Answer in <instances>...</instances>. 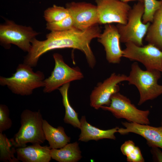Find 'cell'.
<instances>
[{
    "instance_id": "cell-20",
    "label": "cell",
    "mask_w": 162,
    "mask_h": 162,
    "mask_svg": "<svg viewBox=\"0 0 162 162\" xmlns=\"http://www.w3.org/2000/svg\"><path fill=\"white\" fill-rule=\"evenodd\" d=\"M70 85V82L68 83L58 89L62 96V102L65 109L64 121L65 123L70 124L74 127L80 128V122L78 118V113L71 106L68 99V93Z\"/></svg>"
},
{
    "instance_id": "cell-16",
    "label": "cell",
    "mask_w": 162,
    "mask_h": 162,
    "mask_svg": "<svg viewBox=\"0 0 162 162\" xmlns=\"http://www.w3.org/2000/svg\"><path fill=\"white\" fill-rule=\"evenodd\" d=\"M80 121L81 133L79 141L86 142L90 140L97 141L104 139H116L115 134L118 132V127H116L107 130L100 129L88 123L85 116H82Z\"/></svg>"
},
{
    "instance_id": "cell-11",
    "label": "cell",
    "mask_w": 162,
    "mask_h": 162,
    "mask_svg": "<svg viewBox=\"0 0 162 162\" xmlns=\"http://www.w3.org/2000/svg\"><path fill=\"white\" fill-rule=\"evenodd\" d=\"M127 80L128 76L125 74H112L102 82L99 83L92 91L90 97V106L96 110L103 106H109L112 96L119 91L118 84Z\"/></svg>"
},
{
    "instance_id": "cell-18",
    "label": "cell",
    "mask_w": 162,
    "mask_h": 162,
    "mask_svg": "<svg viewBox=\"0 0 162 162\" xmlns=\"http://www.w3.org/2000/svg\"><path fill=\"white\" fill-rule=\"evenodd\" d=\"M148 44L162 51V4L155 12L148 27L145 38Z\"/></svg>"
},
{
    "instance_id": "cell-19",
    "label": "cell",
    "mask_w": 162,
    "mask_h": 162,
    "mask_svg": "<svg viewBox=\"0 0 162 162\" xmlns=\"http://www.w3.org/2000/svg\"><path fill=\"white\" fill-rule=\"evenodd\" d=\"M52 158L59 162H76L82 157L78 143H68L62 148L51 149Z\"/></svg>"
},
{
    "instance_id": "cell-21",
    "label": "cell",
    "mask_w": 162,
    "mask_h": 162,
    "mask_svg": "<svg viewBox=\"0 0 162 162\" xmlns=\"http://www.w3.org/2000/svg\"><path fill=\"white\" fill-rule=\"evenodd\" d=\"M16 148L5 134L0 132V160L6 162H18L14 156Z\"/></svg>"
},
{
    "instance_id": "cell-14",
    "label": "cell",
    "mask_w": 162,
    "mask_h": 162,
    "mask_svg": "<svg viewBox=\"0 0 162 162\" xmlns=\"http://www.w3.org/2000/svg\"><path fill=\"white\" fill-rule=\"evenodd\" d=\"M124 128H119L118 132L121 135L132 133L139 135L144 138L148 145L151 147L162 149V126L158 127L149 124H141L135 122H122Z\"/></svg>"
},
{
    "instance_id": "cell-25",
    "label": "cell",
    "mask_w": 162,
    "mask_h": 162,
    "mask_svg": "<svg viewBox=\"0 0 162 162\" xmlns=\"http://www.w3.org/2000/svg\"><path fill=\"white\" fill-rule=\"evenodd\" d=\"M74 28L73 20L70 15L59 21L46 24V29L51 31H63Z\"/></svg>"
},
{
    "instance_id": "cell-27",
    "label": "cell",
    "mask_w": 162,
    "mask_h": 162,
    "mask_svg": "<svg viewBox=\"0 0 162 162\" xmlns=\"http://www.w3.org/2000/svg\"><path fill=\"white\" fill-rule=\"evenodd\" d=\"M151 152L154 160L156 162H162V152L159 148L152 147Z\"/></svg>"
},
{
    "instance_id": "cell-22",
    "label": "cell",
    "mask_w": 162,
    "mask_h": 162,
    "mask_svg": "<svg viewBox=\"0 0 162 162\" xmlns=\"http://www.w3.org/2000/svg\"><path fill=\"white\" fill-rule=\"evenodd\" d=\"M121 151L129 162H144V158L139 148L131 140L125 141L121 146Z\"/></svg>"
},
{
    "instance_id": "cell-26",
    "label": "cell",
    "mask_w": 162,
    "mask_h": 162,
    "mask_svg": "<svg viewBox=\"0 0 162 162\" xmlns=\"http://www.w3.org/2000/svg\"><path fill=\"white\" fill-rule=\"evenodd\" d=\"M9 110L4 105H0V132L2 133L11 128L12 122L9 117Z\"/></svg>"
},
{
    "instance_id": "cell-8",
    "label": "cell",
    "mask_w": 162,
    "mask_h": 162,
    "mask_svg": "<svg viewBox=\"0 0 162 162\" xmlns=\"http://www.w3.org/2000/svg\"><path fill=\"white\" fill-rule=\"evenodd\" d=\"M53 56L55 65L51 75L44 80L45 93H50L66 83L81 80L84 76L78 68H71L66 64L61 55L55 53Z\"/></svg>"
},
{
    "instance_id": "cell-10",
    "label": "cell",
    "mask_w": 162,
    "mask_h": 162,
    "mask_svg": "<svg viewBox=\"0 0 162 162\" xmlns=\"http://www.w3.org/2000/svg\"><path fill=\"white\" fill-rule=\"evenodd\" d=\"M98 23H116L125 25L131 8L128 3L119 0H96Z\"/></svg>"
},
{
    "instance_id": "cell-1",
    "label": "cell",
    "mask_w": 162,
    "mask_h": 162,
    "mask_svg": "<svg viewBox=\"0 0 162 162\" xmlns=\"http://www.w3.org/2000/svg\"><path fill=\"white\" fill-rule=\"evenodd\" d=\"M98 24L84 30L74 28L65 31H51L46 34V39L44 40H39L34 38L31 41V48L23 63L34 67L40 56L46 52L58 49L72 48L83 53L89 66L93 68L96 60L90 44L93 39L98 38L101 34Z\"/></svg>"
},
{
    "instance_id": "cell-23",
    "label": "cell",
    "mask_w": 162,
    "mask_h": 162,
    "mask_svg": "<svg viewBox=\"0 0 162 162\" xmlns=\"http://www.w3.org/2000/svg\"><path fill=\"white\" fill-rule=\"evenodd\" d=\"M70 15L67 8L54 5L44 11V17L47 23L59 21Z\"/></svg>"
},
{
    "instance_id": "cell-7",
    "label": "cell",
    "mask_w": 162,
    "mask_h": 162,
    "mask_svg": "<svg viewBox=\"0 0 162 162\" xmlns=\"http://www.w3.org/2000/svg\"><path fill=\"white\" fill-rule=\"evenodd\" d=\"M39 34L30 26L17 25L7 20L0 26V43L6 47L11 44L28 52L31 47V40Z\"/></svg>"
},
{
    "instance_id": "cell-17",
    "label": "cell",
    "mask_w": 162,
    "mask_h": 162,
    "mask_svg": "<svg viewBox=\"0 0 162 162\" xmlns=\"http://www.w3.org/2000/svg\"><path fill=\"white\" fill-rule=\"evenodd\" d=\"M43 128L46 140L51 149L62 148L70 142V138L66 134L63 127L54 128L43 119Z\"/></svg>"
},
{
    "instance_id": "cell-5",
    "label": "cell",
    "mask_w": 162,
    "mask_h": 162,
    "mask_svg": "<svg viewBox=\"0 0 162 162\" xmlns=\"http://www.w3.org/2000/svg\"><path fill=\"white\" fill-rule=\"evenodd\" d=\"M144 12L143 2H138L130 10L126 24L117 25L120 42L125 44L131 42L139 46H143V39L150 24L142 22Z\"/></svg>"
},
{
    "instance_id": "cell-29",
    "label": "cell",
    "mask_w": 162,
    "mask_h": 162,
    "mask_svg": "<svg viewBox=\"0 0 162 162\" xmlns=\"http://www.w3.org/2000/svg\"><path fill=\"white\" fill-rule=\"evenodd\" d=\"M160 72L161 73V75H162V66H161V70L160 71Z\"/></svg>"
},
{
    "instance_id": "cell-30",
    "label": "cell",
    "mask_w": 162,
    "mask_h": 162,
    "mask_svg": "<svg viewBox=\"0 0 162 162\" xmlns=\"http://www.w3.org/2000/svg\"><path fill=\"white\" fill-rule=\"evenodd\" d=\"M161 125L162 126V116L161 118Z\"/></svg>"
},
{
    "instance_id": "cell-9",
    "label": "cell",
    "mask_w": 162,
    "mask_h": 162,
    "mask_svg": "<svg viewBox=\"0 0 162 162\" xmlns=\"http://www.w3.org/2000/svg\"><path fill=\"white\" fill-rule=\"evenodd\" d=\"M123 57L130 61L140 62L146 70H155L160 71L162 64V51L149 44L142 46L129 42L125 44Z\"/></svg>"
},
{
    "instance_id": "cell-13",
    "label": "cell",
    "mask_w": 162,
    "mask_h": 162,
    "mask_svg": "<svg viewBox=\"0 0 162 162\" xmlns=\"http://www.w3.org/2000/svg\"><path fill=\"white\" fill-rule=\"evenodd\" d=\"M98 41L104 47L108 62L112 64L120 63L123 57V50L120 46V36L116 26L110 24H105Z\"/></svg>"
},
{
    "instance_id": "cell-3",
    "label": "cell",
    "mask_w": 162,
    "mask_h": 162,
    "mask_svg": "<svg viewBox=\"0 0 162 162\" xmlns=\"http://www.w3.org/2000/svg\"><path fill=\"white\" fill-rule=\"evenodd\" d=\"M45 79L43 72H34L31 67L23 63L18 65L15 72L11 76H1L0 84L7 86L14 93L28 95L32 94L34 89L44 87Z\"/></svg>"
},
{
    "instance_id": "cell-12",
    "label": "cell",
    "mask_w": 162,
    "mask_h": 162,
    "mask_svg": "<svg viewBox=\"0 0 162 162\" xmlns=\"http://www.w3.org/2000/svg\"><path fill=\"white\" fill-rule=\"evenodd\" d=\"M76 28L84 30L98 23L97 6L86 2H72L66 4Z\"/></svg>"
},
{
    "instance_id": "cell-28",
    "label": "cell",
    "mask_w": 162,
    "mask_h": 162,
    "mask_svg": "<svg viewBox=\"0 0 162 162\" xmlns=\"http://www.w3.org/2000/svg\"><path fill=\"white\" fill-rule=\"evenodd\" d=\"M124 2L128 3V2L132 1H137L138 2H143V0H119Z\"/></svg>"
},
{
    "instance_id": "cell-2",
    "label": "cell",
    "mask_w": 162,
    "mask_h": 162,
    "mask_svg": "<svg viewBox=\"0 0 162 162\" xmlns=\"http://www.w3.org/2000/svg\"><path fill=\"white\" fill-rule=\"evenodd\" d=\"M161 75L158 70H142L136 62L132 64L127 81L129 84L134 85L138 90L140 95L138 105L162 94V85L158 83Z\"/></svg>"
},
{
    "instance_id": "cell-6",
    "label": "cell",
    "mask_w": 162,
    "mask_h": 162,
    "mask_svg": "<svg viewBox=\"0 0 162 162\" xmlns=\"http://www.w3.org/2000/svg\"><path fill=\"white\" fill-rule=\"evenodd\" d=\"M109 106H103L100 108L110 112L118 118H124L130 122L141 124H150L148 110L138 109L129 98L119 92L113 94Z\"/></svg>"
},
{
    "instance_id": "cell-4",
    "label": "cell",
    "mask_w": 162,
    "mask_h": 162,
    "mask_svg": "<svg viewBox=\"0 0 162 162\" xmlns=\"http://www.w3.org/2000/svg\"><path fill=\"white\" fill-rule=\"evenodd\" d=\"M21 126L18 132L10 140L15 148L27 146L28 143H43L46 140L43 128L42 116L40 110H24L20 116Z\"/></svg>"
},
{
    "instance_id": "cell-15",
    "label": "cell",
    "mask_w": 162,
    "mask_h": 162,
    "mask_svg": "<svg viewBox=\"0 0 162 162\" xmlns=\"http://www.w3.org/2000/svg\"><path fill=\"white\" fill-rule=\"evenodd\" d=\"M51 148L38 144L16 148L17 157L23 162H49L52 158Z\"/></svg>"
},
{
    "instance_id": "cell-24",
    "label": "cell",
    "mask_w": 162,
    "mask_h": 162,
    "mask_svg": "<svg viewBox=\"0 0 162 162\" xmlns=\"http://www.w3.org/2000/svg\"><path fill=\"white\" fill-rule=\"evenodd\" d=\"M144 12L142 22L144 24L152 22L156 11L162 4V0H143Z\"/></svg>"
}]
</instances>
